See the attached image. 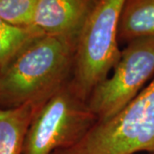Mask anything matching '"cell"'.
Instances as JSON below:
<instances>
[{"mask_svg": "<svg viewBox=\"0 0 154 154\" xmlns=\"http://www.w3.org/2000/svg\"><path fill=\"white\" fill-rule=\"evenodd\" d=\"M76 42L43 34L0 69V108L43 103L64 85L74 65Z\"/></svg>", "mask_w": 154, "mask_h": 154, "instance_id": "6da1fadb", "label": "cell"}, {"mask_svg": "<svg viewBox=\"0 0 154 154\" xmlns=\"http://www.w3.org/2000/svg\"><path fill=\"white\" fill-rule=\"evenodd\" d=\"M125 0H98L77 38L73 88L86 100L120 58L118 25Z\"/></svg>", "mask_w": 154, "mask_h": 154, "instance_id": "7a4b0ae2", "label": "cell"}, {"mask_svg": "<svg viewBox=\"0 0 154 154\" xmlns=\"http://www.w3.org/2000/svg\"><path fill=\"white\" fill-rule=\"evenodd\" d=\"M154 152V79L115 116L96 122L70 147L53 154H134Z\"/></svg>", "mask_w": 154, "mask_h": 154, "instance_id": "3957f363", "label": "cell"}, {"mask_svg": "<svg viewBox=\"0 0 154 154\" xmlns=\"http://www.w3.org/2000/svg\"><path fill=\"white\" fill-rule=\"evenodd\" d=\"M97 119L70 85H63L39 107L26 136L22 154H53L79 142Z\"/></svg>", "mask_w": 154, "mask_h": 154, "instance_id": "277c9868", "label": "cell"}, {"mask_svg": "<svg viewBox=\"0 0 154 154\" xmlns=\"http://www.w3.org/2000/svg\"><path fill=\"white\" fill-rule=\"evenodd\" d=\"M110 78L96 86L88 106L97 122L112 118L125 108L142 90L154 74V38L129 42L114 67Z\"/></svg>", "mask_w": 154, "mask_h": 154, "instance_id": "5b68a950", "label": "cell"}, {"mask_svg": "<svg viewBox=\"0 0 154 154\" xmlns=\"http://www.w3.org/2000/svg\"><path fill=\"white\" fill-rule=\"evenodd\" d=\"M98 0H39L33 27L45 34L70 38L79 33Z\"/></svg>", "mask_w": 154, "mask_h": 154, "instance_id": "8992f818", "label": "cell"}, {"mask_svg": "<svg viewBox=\"0 0 154 154\" xmlns=\"http://www.w3.org/2000/svg\"><path fill=\"white\" fill-rule=\"evenodd\" d=\"M43 103L0 108V154H22L29 126Z\"/></svg>", "mask_w": 154, "mask_h": 154, "instance_id": "52a82bcc", "label": "cell"}, {"mask_svg": "<svg viewBox=\"0 0 154 154\" xmlns=\"http://www.w3.org/2000/svg\"><path fill=\"white\" fill-rule=\"evenodd\" d=\"M154 38V0H125L118 25V39L131 42Z\"/></svg>", "mask_w": 154, "mask_h": 154, "instance_id": "ba28073f", "label": "cell"}, {"mask_svg": "<svg viewBox=\"0 0 154 154\" xmlns=\"http://www.w3.org/2000/svg\"><path fill=\"white\" fill-rule=\"evenodd\" d=\"M43 34L34 27L16 26L0 17V69L33 38Z\"/></svg>", "mask_w": 154, "mask_h": 154, "instance_id": "9c48e42d", "label": "cell"}, {"mask_svg": "<svg viewBox=\"0 0 154 154\" xmlns=\"http://www.w3.org/2000/svg\"><path fill=\"white\" fill-rule=\"evenodd\" d=\"M39 0H0V17L19 27H33Z\"/></svg>", "mask_w": 154, "mask_h": 154, "instance_id": "30bf717a", "label": "cell"}]
</instances>
